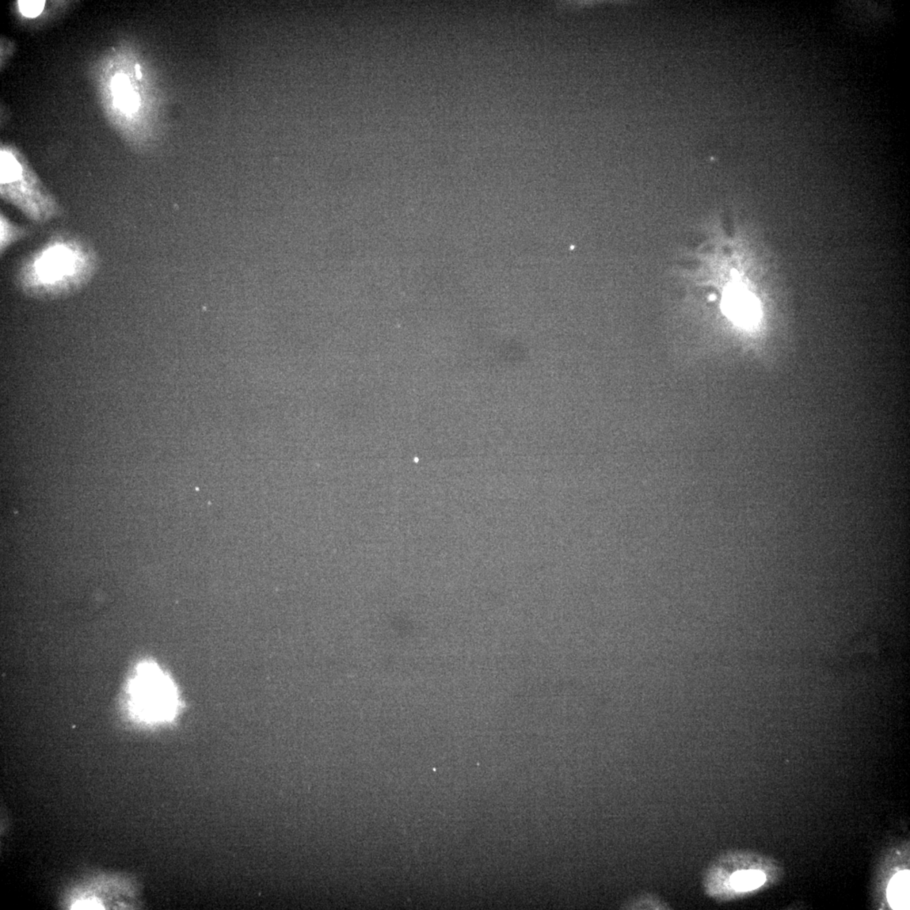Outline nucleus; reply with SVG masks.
<instances>
[{
  "label": "nucleus",
  "instance_id": "obj_9",
  "mask_svg": "<svg viewBox=\"0 0 910 910\" xmlns=\"http://www.w3.org/2000/svg\"><path fill=\"white\" fill-rule=\"evenodd\" d=\"M112 89L115 98L123 96L132 90L130 81L128 76L124 75H117L112 79Z\"/></svg>",
  "mask_w": 910,
  "mask_h": 910
},
{
  "label": "nucleus",
  "instance_id": "obj_3",
  "mask_svg": "<svg viewBox=\"0 0 910 910\" xmlns=\"http://www.w3.org/2000/svg\"><path fill=\"white\" fill-rule=\"evenodd\" d=\"M725 308L733 318L741 323H751L757 317L756 304L751 296L741 289L733 288L727 293Z\"/></svg>",
  "mask_w": 910,
  "mask_h": 910
},
{
  "label": "nucleus",
  "instance_id": "obj_6",
  "mask_svg": "<svg viewBox=\"0 0 910 910\" xmlns=\"http://www.w3.org/2000/svg\"><path fill=\"white\" fill-rule=\"evenodd\" d=\"M909 873H898L893 878L888 890L889 900L894 907H902L909 900Z\"/></svg>",
  "mask_w": 910,
  "mask_h": 910
},
{
  "label": "nucleus",
  "instance_id": "obj_11",
  "mask_svg": "<svg viewBox=\"0 0 910 910\" xmlns=\"http://www.w3.org/2000/svg\"><path fill=\"white\" fill-rule=\"evenodd\" d=\"M135 70H136L137 79H141V78H142V74H141L140 66H139V64H137V66H135Z\"/></svg>",
  "mask_w": 910,
  "mask_h": 910
},
{
  "label": "nucleus",
  "instance_id": "obj_7",
  "mask_svg": "<svg viewBox=\"0 0 910 910\" xmlns=\"http://www.w3.org/2000/svg\"><path fill=\"white\" fill-rule=\"evenodd\" d=\"M139 95L133 92L132 90L123 96L114 99V104L117 108L127 113L135 112L139 108Z\"/></svg>",
  "mask_w": 910,
  "mask_h": 910
},
{
  "label": "nucleus",
  "instance_id": "obj_4",
  "mask_svg": "<svg viewBox=\"0 0 910 910\" xmlns=\"http://www.w3.org/2000/svg\"><path fill=\"white\" fill-rule=\"evenodd\" d=\"M28 235V230L26 228L17 226V224L11 222L3 212L1 213V215H0V251H1L2 255L13 244L21 241Z\"/></svg>",
  "mask_w": 910,
  "mask_h": 910
},
{
  "label": "nucleus",
  "instance_id": "obj_5",
  "mask_svg": "<svg viewBox=\"0 0 910 910\" xmlns=\"http://www.w3.org/2000/svg\"><path fill=\"white\" fill-rule=\"evenodd\" d=\"M764 882L765 875L762 871L755 870L738 871L731 878L733 888L740 892L760 888Z\"/></svg>",
  "mask_w": 910,
  "mask_h": 910
},
{
  "label": "nucleus",
  "instance_id": "obj_2",
  "mask_svg": "<svg viewBox=\"0 0 910 910\" xmlns=\"http://www.w3.org/2000/svg\"><path fill=\"white\" fill-rule=\"evenodd\" d=\"M132 710L144 721H170L178 710V695L170 677L157 666L146 662L137 669L130 688Z\"/></svg>",
  "mask_w": 910,
  "mask_h": 910
},
{
  "label": "nucleus",
  "instance_id": "obj_10",
  "mask_svg": "<svg viewBox=\"0 0 910 910\" xmlns=\"http://www.w3.org/2000/svg\"><path fill=\"white\" fill-rule=\"evenodd\" d=\"M72 909H104V908H102V906H101V904H99L98 903H97L96 901H94V900H92V901H90V900H86V901L81 902V903L76 904L75 905H74V907L72 908Z\"/></svg>",
  "mask_w": 910,
  "mask_h": 910
},
{
  "label": "nucleus",
  "instance_id": "obj_8",
  "mask_svg": "<svg viewBox=\"0 0 910 910\" xmlns=\"http://www.w3.org/2000/svg\"><path fill=\"white\" fill-rule=\"evenodd\" d=\"M45 1L43 0H22L19 1L21 13L26 17H37L44 9Z\"/></svg>",
  "mask_w": 910,
  "mask_h": 910
},
{
  "label": "nucleus",
  "instance_id": "obj_1",
  "mask_svg": "<svg viewBox=\"0 0 910 910\" xmlns=\"http://www.w3.org/2000/svg\"><path fill=\"white\" fill-rule=\"evenodd\" d=\"M97 260L92 247L82 239L55 235L22 262L18 284L26 295L38 299L73 295L92 279Z\"/></svg>",
  "mask_w": 910,
  "mask_h": 910
}]
</instances>
